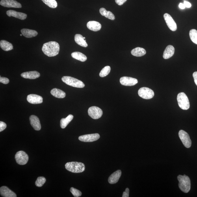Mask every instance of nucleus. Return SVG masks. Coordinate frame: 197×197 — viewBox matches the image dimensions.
Masks as SVG:
<instances>
[{"mask_svg":"<svg viewBox=\"0 0 197 197\" xmlns=\"http://www.w3.org/2000/svg\"><path fill=\"white\" fill-rule=\"evenodd\" d=\"M65 168L69 171L74 173L83 172L85 169L84 164L77 162H67L65 165Z\"/></svg>","mask_w":197,"mask_h":197,"instance_id":"nucleus-2","label":"nucleus"},{"mask_svg":"<svg viewBox=\"0 0 197 197\" xmlns=\"http://www.w3.org/2000/svg\"><path fill=\"white\" fill-rule=\"evenodd\" d=\"M71 56L75 59L81 62H85L87 60L86 56L80 52H74L71 54Z\"/></svg>","mask_w":197,"mask_h":197,"instance_id":"nucleus-28","label":"nucleus"},{"mask_svg":"<svg viewBox=\"0 0 197 197\" xmlns=\"http://www.w3.org/2000/svg\"><path fill=\"white\" fill-rule=\"evenodd\" d=\"M21 32L23 36L27 38L35 37L38 34L36 30L27 29H22Z\"/></svg>","mask_w":197,"mask_h":197,"instance_id":"nucleus-22","label":"nucleus"},{"mask_svg":"<svg viewBox=\"0 0 197 197\" xmlns=\"http://www.w3.org/2000/svg\"><path fill=\"white\" fill-rule=\"evenodd\" d=\"M129 190L128 188H126L125 191L123 192L122 197H129Z\"/></svg>","mask_w":197,"mask_h":197,"instance_id":"nucleus-37","label":"nucleus"},{"mask_svg":"<svg viewBox=\"0 0 197 197\" xmlns=\"http://www.w3.org/2000/svg\"><path fill=\"white\" fill-rule=\"evenodd\" d=\"M177 101L180 107L183 110H187L190 107L188 97L185 93L180 92L177 95Z\"/></svg>","mask_w":197,"mask_h":197,"instance_id":"nucleus-5","label":"nucleus"},{"mask_svg":"<svg viewBox=\"0 0 197 197\" xmlns=\"http://www.w3.org/2000/svg\"><path fill=\"white\" fill-rule=\"evenodd\" d=\"M15 159L19 165H24L27 163L29 157L24 151H20L17 152L15 155Z\"/></svg>","mask_w":197,"mask_h":197,"instance_id":"nucleus-7","label":"nucleus"},{"mask_svg":"<svg viewBox=\"0 0 197 197\" xmlns=\"http://www.w3.org/2000/svg\"><path fill=\"white\" fill-rule=\"evenodd\" d=\"M60 49V45L58 42H50L45 43L43 45L42 50L45 55L51 57L58 55Z\"/></svg>","mask_w":197,"mask_h":197,"instance_id":"nucleus-1","label":"nucleus"},{"mask_svg":"<svg viewBox=\"0 0 197 197\" xmlns=\"http://www.w3.org/2000/svg\"><path fill=\"white\" fill-rule=\"evenodd\" d=\"M86 26L89 29L94 32L99 31L101 29V24L95 21L88 22Z\"/></svg>","mask_w":197,"mask_h":197,"instance_id":"nucleus-20","label":"nucleus"},{"mask_svg":"<svg viewBox=\"0 0 197 197\" xmlns=\"http://www.w3.org/2000/svg\"><path fill=\"white\" fill-rule=\"evenodd\" d=\"M70 192L72 194L73 196L75 197H79L81 195L82 193L81 192L74 188H71L70 189Z\"/></svg>","mask_w":197,"mask_h":197,"instance_id":"nucleus-34","label":"nucleus"},{"mask_svg":"<svg viewBox=\"0 0 197 197\" xmlns=\"http://www.w3.org/2000/svg\"><path fill=\"white\" fill-rule=\"evenodd\" d=\"M9 80L7 78L5 77H0V82L4 84H7L9 83Z\"/></svg>","mask_w":197,"mask_h":197,"instance_id":"nucleus-35","label":"nucleus"},{"mask_svg":"<svg viewBox=\"0 0 197 197\" xmlns=\"http://www.w3.org/2000/svg\"><path fill=\"white\" fill-rule=\"evenodd\" d=\"M0 194L4 197H17V195L7 187L2 186L0 188Z\"/></svg>","mask_w":197,"mask_h":197,"instance_id":"nucleus-17","label":"nucleus"},{"mask_svg":"<svg viewBox=\"0 0 197 197\" xmlns=\"http://www.w3.org/2000/svg\"><path fill=\"white\" fill-rule=\"evenodd\" d=\"M195 83L197 86V72H195L193 74Z\"/></svg>","mask_w":197,"mask_h":197,"instance_id":"nucleus-40","label":"nucleus"},{"mask_svg":"<svg viewBox=\"0 0 197 197\" xmlns=\"http://www.w3.org/2000/svg\"><path fill=\"white\" fill-rule=\"evenodd\" d=\"M100 14L103 16L111 20H114L115 19V17L112 12L108 11L104 8H101L99 10Z\"/></svg>","mask_w":197,"mask_h":197,"instance_id":"nucleus-27","label":"nucleus"},{"mask_svg":"<svg viewBox=\"0 0 197 197\" xmlns=\"http://www.w3.org/2000/svg\"><path fill=\"white\" fill-rule=\"evenodd\" d=\"M30 124L34 130L37 131H40L41 129V125L39 119L38 117L32 115L30 117Z\"/></svg>","mask_w":197,"mask_h":197,"instance_id":"nucleus-15","label":"nucleus"},{"mask_svg":"<svg viewBox=\"0 0 197 197\" xmlns=\"http://www.w3.org/2000/svg\"><path fill=\"white\" fill-rule=\"evenodd\" d=\"M122 174V172L118 170L110 175L108 179V181L110 184H114L118 182Z\"/></svg>","mask_w":197,"mask_h":197,"instance_id":"nucleus-19","label":"nucleus"},{"mask_svg":"<svg viewBox=\"0 0 197 197\" xmlns=\"http://www.w3.org/2000/svg\"><path fill=\"white\" fill-rule=\"evenodd\" d=\"M120 82L123 86H132L137 84L138 83V81L137 79L134 78L125 76L121 78Z\"/></svg>","mask_w":197,"mask_h":197,"instance_id":"nucleus-13","label":"nucleus"},{"mask_svg":"<svg viewBox=\"0 0 197 197\" xmlns=\"http://www.w3.org/2000/svg\"><path fill=\"white\" fill-rule=\"evenodd\" d=\"M179 181V186L180 189L183 192L188 193L190 189V181L189 177L184 175V176L179 175L177 177Z\"/></svg>","mask_w":197,"mask_h":197,"instance_id":"nucleus-3","label":"nucleus"},{"mask_svg":"<svg viewBox=\"0 0 197 197\" xmlns=\"http://www.w3.org/2000/svg\"><path fill=\"white\" fill-rule=\"evenodd\" d=\"M22 34H20V36H22Z\"/></svg>","mask_w":197,"mask_h":197,"instance_id":"nucleus-44","label":"nucleus"},{"mask_svg":"<svg viewBox=\"0 0 197 197\" xmlns=\"http://www.w3.org/2000/svg\"><path fill=\"white\" fill-rule=\"evenodd\" d=\"M46 179L44 177H38L36 181L35 185L37 187H42L46 182Z\"/></svg>","mask_w":197,"mask_h":197,"instance_id":"nucleus-33","label":"nucleus"},{"mask_svg":"<svg viewBox=\"0 0 197 197\" xmlns=\"http://www.w3.org/2000/svg\"><path fill=\"white\" fill-rule=\"evenodd\" d=\"M100 137V136L98 134H92L80 136L79 140L80 141L84 142H92L96 141Z\"/></svg>","mask_w":197,"mask_h":197,"instance_id":"nucleus-10","label":"nucleus"},{"mask_svg":"<svg viewBox=\"0 0 197 197\" xmlns=\"http://www.w3.org/2000/svg\"><path fill=\"white\" fill-rule=\"evenodd\" d=\"M179 7L181 9H185V7L184 4L183 3H180L179 5Z\"/></svg>","mask_w":197,"mask_h":197,"instance_id":"nucleus-41","label":"nucleus"},{"mask_svg":"<svg viewBox=\"0 0 197 197\" xmlns=\"http://www.w3.org/2000/svg\"><path fill=\"white\" fill-rule=\"evenodd\" d=\"M45 5L51 8H56L57 7V3L56 0H42Z\"/></svg>","mask_w":197,"mask_h":197,"instance_id":"nucleus-30","label":"nucleus"},{"mask_svg":"<svg viewBox=\"0 0 197 197\" xmlns=\"http://www.w3.org/2000/svg\"><path fill=\"white\" fill-rule=\"evenodd\" d=\"M27 101L32 104H38L43 102V98L42 96L36 94L28 95L27 98Z\"/></svg>","mask_w":197,"mask_h":197,"instance_id":"nucleus-14","label":"nucleus"},{"mask_svg":"<svg viewBox=\"0 0 197 197\" xmlns=\"http://www.w3.org/2000/svg\"><path fill=\"white\" fill-rule=\"evenodd\" d=\"M179 135L184 145L187 148H190L192 142L189 135L183 130H180L179 132Z\"/></svg>","mask_w":197,"mask_h":197,"instance_id":"nucleus-8","label":"nucleus"},{"mask_svg":"<svg viewBox=\"0 0 197 197\" xmlns=\"http://www.w3.org/2000/svg\"><path fill=\"white\" fill-rule=\"evenodd\" d=\"M6 14L8 17H13L15 18L21 19V20H25L27 18V15L22 12H17L14 10H9L6 12Z\"/></svg>","mask_w":197,"mask_h":197,"instance_id":"nucleus-16","label":"nucleus"},{"mask_svg":"<svg viewBox=\"0 0 197 197\" xmlns=\"http://www.w3.org/2000/svg\"><path fill=\"white\" fill-rule=\"evenodd\" d=\"M190 36L191 41L197 45V31L195 29H192L190 32Z\"/></svg>","mask_w":197,"mask_h":197,"instance_id":"nucleus-31","label":"nucleus"},{"mask_svg":"<svg viewBox=\"0 0 197 197\" xmlns=\"http://www.w3.org/2000/svg\"><path fill=\"white\" fill-rule=\"evenodd\" d=\"M139 96L143 99H150L154 96L155 93L152 90L147 87H142L138 91Z\"/></svg>","mask_w":197,"mask_h":197,"instance_id":"nucleus-6","label":"nucleus"},{"mask_svg":"<svg viewBox=\"0 0 197 197\" xmlns=\"http://www.w3.org/2000/svg\"><path fill=\"white\" fill-rule=\"evenodd\" d=\"M7 127V125L6 123L2 121L0 122V132H1L5 130Z\"/></svg>","mask_w":197,"mask_h":197,"instance_id":"nucleus-36","label":"nucleus"},{"mask_svg":"<svg viewBox=\"0 0 197 197\" xmlns=\"http://www.w3.org/2000/svg\"><path fill=\"white\" fill-rule=\"evenodd\" d=\"M164 17L169 29L172 31H176L177 29V25L172 17L170 14L165 13L164 14Z\"/></svg>","mask_w":197,"mask_h":197,"instance_id":"nucleus-12","label":"nucleus"},{"mask_svg":"<svg viewBox=\"0 0 197 197\" xmlns=\"http://www.w3.org/2000/svg\"><path fill=\"white\" fill-rule=\"evenodd\" d=\"M110 71H111V68L110 66H106L101 70L100 73H99V76L101 77L107 76L109 74Z\"/></svg>","mask_w":197,"mask_h":197,"instance_id":"nucleus-32","label":"nucleus"},{"mask_svg":"<svg viewBox=\"0 0 197 197\" xmlns=\"http://www.w3.org/2000/svg\"><path fill=\"white\" fill-rule=\"evenodd\" d=\"M127 0H115L116 2L119 6L123 5Z\"/></svg>","mask_w":197,"mask_h":197,"instance_id":"nucleus-38","label":"nucleus"},{"mask_svg":"<svg viewBox=\"0 0 197 197\" xmlns=\"http://www.w3.org/2000/svg\"><path fill=\"white\" fill-rule=\"evenodd\" d=\"M183 1H187V0H183Z\"/></svg>","mask_w":197,"mask_h":197,"instance_id":"nucleus-43","label":"nucleus"},{"mask_svg":"<svg viewBox=\"0 0 197 197\" xmlns=\"http://www.w3.org/2000/svg\"><path fill=\"white\" fill-rule=\"evenodd\" d=\"M51 94L53 96L58 98H63L66 96V94L63 91L55 88L51 91Z\"/></svg>","mask_w":197,"mask_h":197,"instance_id":"nucleus-24","label":"nucleus"},{"mask_svg":"<svg viewBox=\"0 0 197 197\" xmlns=\"http://www.w3.org/2000/svg\"><path fill=\"white\" fill-rule=\"evenodd\" d=\"M132 55L136 57H141L145 55L146 51L144 49L141 47H137L133 49L131 51Z\"/></svg>","mask_w":197,"mask_h":197,"instance_id":"nucleus-25","label":"nucleus"},{"mask_svg":"<svg viewBox=\"0 0 197 197\" xmlns=\"http://www.w3.org/2000/svg\"><path fill=\"white\" fill-rule=\"evenodd\" d=\"M85 40L81 34H76L75 35V40L76 42L80 46L86 47H88V44Z\"/></svg>","mask_w":197,"mask_h":197,"instance_id":"nucleus-23","label":"nucleus"},{"mask_svg":"<svg viewBox=\"0 0 197 197\" xmlns=\"http://www.w3.org/2000/svg\"><path fill=\"white\" fill-rule=\"evenodd\" d=\"M88 114L91 118L94 120H97L102 116L103 111L98 107L92 106L89 108Z\"/></svg>","mask_w":197,"mask_h":197,"instance_id":"nucleus-9","label":"nucleus"},{"mask_svg":"<svg viewBox=\"0 0 197 197\" xmlns=\"http://www.w3.org/2000/svg\"><path fill=\"white\" fill-rule=\"evenodd\" d=\"M73 118V116L70 114L66 118L62 119L60 121V126L62 128L65 129L72 120Z\"/></svg>","mask_w":197,"mask_h":197,"instance_id":"nucleus-29","label":"nucleus"},{"mask_svg":"<svg viewBox=\"0 0 197 197\" xmlns=\"http://www.w3.org/2000/svg\"><path fill=\"white\" fill-rule=\"evenodd\" d=\"M183 4L185 5V7L190 8L192 6L191 3L187 1H184Z\"/></svg>","mask_w":197,"mask_h":197,"instance_id":"nucleus-39","label":"nucleus"},{"mask_svg":"<svg viewBox=\"0 0 197 197\" xmlns=\"http://www.w3.org/2000/svg\"><path fill=\"white\" fill-rule=\"evenodd\" d=\"M83 38L84 39H85L86 38L85 37H83Z\"/></svg>","mask_w":197,"mask_h":197,"instance_id":"nucleus-42","label":"nucleus"},{"mask_svg":"<svg viewBox=\"0 0 197 197\" xmlns=\"http://www.w3.org/2000/svg\"><path fill=\"white\" fill-rule=\"evenodd\" d=\"M0 46L2 49L5 51H8L13 49V47L11 43L5 40H1L0 42Z\"/></svg>","mask_w":197,"mask_h":197,"instance_id":"nucleus-26","label":"nucleus"},{"mask_svg":"<svg viewBox=\"0 0 197 197\" xmlns=\"http://www.w3.org/2000/svg\"><path fill=\"white\" fill-rule=\"evenodd\" d=\"M175 51V49L174 47L171 45H168L164 51L163 55L164 58L165 59H168L172 57L174 55Z\"/></svg>","mask_w":197,"mask_h":197,"instance_id":"nucleus-21","label":"nucleus"},{"mask_svg":"<svg viewBox=\"0 0 197 197\" xmlns=\"http://www.w3.org/2000/svg\"><path fill=\"white\" fill-rule=\"evenodd\" d=\"M21 76L25 79H34L39 77L40 74L37 71H32L23 72L22 73Z\"/></svg>","mask_w":197,"mask_h":197,"instance_id":"nucleus-18","label":"nucleus"},{"mask_svg":"<svg viewBox=\"0 0 197 197\" xmlns=\"http://www.w3.org/2000/svg\"><path fill=\"white\" fill-rule=\"evenodd\" d=\"M0 4L4 7L8 8H20L22 7L21 4L15 0H1Z\"/></svg>","mask_w":197,"mask_h":197,"instance_id":"nucleus-11","label":"nucleus"},{"mask_svg":"<svg viewBox=\"0 0 197 197\" xmlns=\"http://www.w3.org/2000/svg\"><path fill=\"white\" fill-rule=\"evenodd\" d=\"M62 81L64 83L73 87L83 88L85 86V84L83 82L70 76H63L62 78Z\"/></svg>","mask_w":197,"mask_h":197,"instance_id":"nucleus-4","label":"nucleus"}]
</instances>
